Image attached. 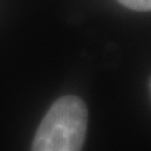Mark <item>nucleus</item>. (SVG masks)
Listing matches in <instances>:
<instances>
[{
  "mask_svg": "<svg viewBox=\"0 0 151 151\" xmlns=\"http://www.w3.org/2000/svg\"><path fill=\"white\" fill-rule=\"evenodd\" d=\"M124 7L134 11H150L151 0H118Z\"/></svg>",
  "mask_w": 151,
  "mask_h": 151,
  "instance_id": "nucleus-2",
  "label": "nucleus"
},
{
  "mask_svg": "<svg viewBox=\"0 0 151 151\" xmlns=\"http://www.w3.org/2000/svg\"><path fill=\"white\" fill-rule=\"evenodd\" d=\"M87 127L86 102L76 95L60 97L43 116L31 151H81Z\"/></svg>",
  "mask_w": 151,
  "mask_h": 151,
  "instance_id": "nucleus-1",
  "label": "nucleus"
}]
</instances>
